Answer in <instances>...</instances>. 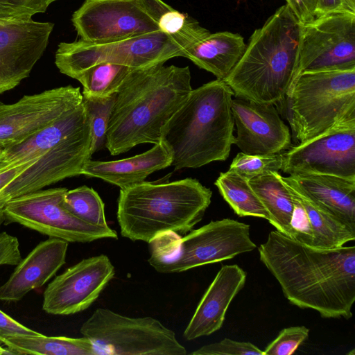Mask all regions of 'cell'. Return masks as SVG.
<instances>
[{
	"instance_id": "1",
	"label": "cell",
	"mask_w": 355,
	"mask_h": 355,
	"mask_svg": "<svg viewBox=\"0 0 355 355\" xmlns=\"http://www.w3.org/2000/svg\"><path fill=\"white\" fill-rule=\"evenodd\" d=\"M288 301L322 318L349 319L355 301V247L318 248L271 231L258 248Z\"/></svg>"
},
{
	"instance_id": "2",
	"label": "cell",
	"mask_w": 355,
	"mask_h": 355,
	"mask_svg": "<svg viewBox=\"0 0 355 355\" xmlns=\"http://www.w3.org/2000/svg\"><path fill=\"white\" fill-rule=\"evenodd\" d=\"M164 64L132 69L118 88L106 132L111 155L159 142L162 128L192 91L188 66Z\"/></svg>"
},
{
	"instance_id": "3",
	"label": "cell",
	"mask_w": 355,
	"mask_h": 355,
	"mask_svg": "<svg viewBox=\"0 0 355 355\" xmlns=\"http://www.w3.org/2000/svg\"><path fill=\"white\" fill-rule=\"evenodd\" d=\"M234 93L216 79L192 89L161 130L160 141L175 170L226 160L234 144Z\"/></svg>"
},
{
	"instance_id": "4",
	"label": "cell",
	"mask_w": 355,
	"mask_h": 355,
	"mask_svg": "<svg viewBox=\"0 0 355 355\" xmlns=\"http://www.w3.org/2000/svg\"><path fill=\"white\" fill-rule=\"evenodd\" d=\"M302 24L289 6L279 7L250 37L223 80L236 97L272 104L284 99L296 74Z\"/></svg>"
},
{
	"instance_id": "5",
	"label": "cell",
	"mask_w": 355,
	"mask_h": 355,
	"mask_svg": "<svg viewBox=\"0 0 355 355\" xmlns=\"http://www.w3.org/2000/svg\"><path fill=\"white\" fill-rule=\"evenodd\" d=\"M211 196L209 188L191 178L121 189L116 211L121 234L149 243L163 233L187 234L202 219Z\"/></svg>"
},
{
	"instance_id": "6",
	"label": "cell",
	"mask_w": 355,
	"mask_h": 355,
	"mask_svg": "<svg viewBox=\"0 0 355 355\" xmlns=\"http://www.w3.org/2000/svg\"><path fill=\"white\" fill-rule=\"evenodd\" d=\"M284 98L291 138L302 144L355 116V69L304 71Z\"/></svg>"
},
{
	"instance_id": "7",
	"label": "cell",
	"mask_w": 355,
	"mask_h": 355,
	"mask_svg": "<svg viewBox=\"0 0 355 355\" xmlns=\"http://www.w3.org/2000/svg\"><path fill=\"white\" fill-rule=\"evenodd\" d=\"M250 232L249 225L223 218L191 230L183 237L163 233L149 243L148 262L160 273L182 272L221 262L257 248Z\"/></svg>"
},
{
	"instance_id": "8",
	"label": "cell",
	"mask_w": 355,
	"mask_h": 355,
	"mask_svg": "<svg viewBox=\"0 0 355 355\" xmlns=\"http://www.w3.org/2000/svg\"><path fill=\"white\" fill-rule=\"evenodd\" d=\"M98 355H185L175 332L151 317H129L98 308L80 327Z\"/></svg>"
},
{
	"instance_id": "9",
	"label": "cell",
	"mask_w": 355,
	"mask_h": 355,
	"mask_svg": "<svg viewBox=\"0 0 355 355\" xmlns=\"http://www.w3.org/2000/svg\"><path fill=\"white\" fill-rule=\"evenodd\" d=\"M184 50L162 31L125 39L93 43L81 40L60 42L55 64L59 71L72 78L87 68L108 62L139 69L165 63L184 57Z\"/></svg>"
},
{
	"instance_id": "10",
	"label": "cell",
	"mask_w": 355,
	"mask_h": 355,
	"mask_svg": "<svg viewBox=\"0 0 355 355\" xmlns=\"http://www.w3.org/2000/svg\"><path fill=\"white\" fill-rule=\"evenodd\" d=\"M67 190L63 187L40 189L8 200L3 209L5 222L71 243L118 239L116 232L109 226L88 224L64 209L62 200Z\"/></svg>"
},
{
	"instance_id": "11",
	"label": "cell",
	"mask_w": 355,
	"mask_h": 355,
	"mask_svg": "<svg viewBox=\"0 0 355 355\" xmlns=\"http://www.w3.org/2000/svg\"><path fill=\"white\" fill-rule=\"evenodd\" d=\"M352 69H355V14L334 12L302 24L295 80L304 71Z\"/></svg>"
},
{
	"instance_id": "12",
	"label": "cell",
	"mask_w": 355,
	"mask_h": 355,
	"mask_svg": "<svg viewBox=\"0 0 355 355\" xmlns=\"http://www.w3.org/2000/svg\"><path fill=\"white\" fill-rule=\"evenodd\" d=\"M281 170L291 175L324 174L355 180V116L282 153Z\"/></svg>"
},
{
	"instance_id": "13",
	"label": "cell",
	"mask_w": 355,
	"mask_h": 355,
	"mask_svg": "<svg viewBox=\"0 0 355 355\" xmlns=\"http://www.w3.org/2000/svg\"><path fill=\"white\" fill-rule=\"evenodd\" d=\"M80 87H60L26 95L18 101H0V150L23 142L82 103Z\"/></svg>"
},
{
	"instance_id": "14",
	"label": "cell",
	"mask_w": 355,
	"mask_h": 355,
	"mask_svg": "<svg viewBox=\"0 0 355 355\" xmlns=\"http://www.w3.org/2000/svg\"><path fill=\"white\" fill-rule=\"evenodd\" d=\"M71 22L80 40L93 43L160 31L140 0H85Z\"/></svg>"
},
{
	"instance_id": "15",
	"label": "cell",
	"mask_w": 355,
	"mask_h": 355,
	"mask_svg": "<svg viewBox=\"0 0 355 355\" xmlns=\"http://www.w3.org/2000/svg\"><path fill=\"white\" fill-rule=\"evenodd\" d=\"M115 275L107 256L84 259L56 276L43 293L42 309L49 314L69 315L88 309Z\"/></svg>"
},
{
	"instance_id": "16",
	"label": "cell",
	"mask_w": 355,
	"mask_h": 355,
	"mask_svg": "<svg viewBox=\"0 0 355 355\" xmlns=\"http://www.w3.org/2000/svg\"><path fill=\"white\" fill-rule=\"evenodd\" d=\"M90 145L88 122L83 128L53 147L15 178L0 193V201L7 202L65 178L82 175L85 164L92 156Z\"/></svg>"
},
{
	"instance_id": "17",
	"label": "cell",
	"mask_w": 355,
	"mask_h": 355,
	"mask_svg": "<svg viewBox=\"0 0 355 355\" xmlns=\"http://www.w3.org/2000/svg\"><path fill=\"white\" fill-rule=\"evenodd\" d=\"M54 24L0 19V94L28 77L48 45Z\"/></svg>"
},
{
	"instance_id": "18",
	"label": "cell",
	"mask_w": 355,
	"mask_h": 355,
	"mask_svg": "<svg viewBox=\"0 0 355 355\" xmlns=\"http://www.w3.org/2000/svg\"><path fill=\"white\" fill-rule=\"evenodd\" d=\"M232 112L236 136L234 144L248 155L282 153L292 146L291 133L272 104L236 97Z\"/></svg>"
},
{
	"instance_id": "19",
	"label": "cell",
	"mask_w": 355,
	"mask_h": 355,
	"mask_svg": "<svg viewBox=\"0 0 355 355\" xmlns=\"http://www.w3.org/2000/svg\"><path fill=\"white\" fill-rule=\"evenodd\" d=\"M69 242L51 238L39 243L0 286V301L17 302L49 282L66 263Z\"/></svg>"
},
{
	"instance_id": "20",
	"label": "cell",
	"mask_w": 355,
	"mask_h": 355,
	"mask_svg": "<svg viewBox=\"0 0 355 355\" xmlns=\"http://www.w3.org/2000/svg\"><path fill=\"white\" fill-rule=\"evenodd\" d=\"M246 277V272L236 264L221 267L184 331L186 340L209 336L221 328L229 306L245 286Z\"/></svg>"
},
{
	"instance_id": "21",
	"label": "cell",
	"mask_w": 355,
	"mask_h": 355,
	"mask_svg": "<svg viewBox=\"0 0 355 355\" xmlns=\"http://www.w3.org/2000/svg\"><path fill=\"white\" fill-rule=\"evenodd\" d=\"M282 180L355 231V180L324 174H298Z\"/></svg>"
},
{
	"instance_id": "22",
	"label": "cell",
	"mask_w": 355,
	"mask_h": 355,
	"mask_svg": "<svg viewBox=\"0 0 355 355\" xmlns=\"http://www.w3.org/2000/svg\"><path fill=\"white\" fill-rule=\"evenodd\" d=\"M171 165V155L159 141L144 153L123 159L103 162L89 159L82 175L101 179L121 189L142 182L151 173Z\"/></svg>"
},
{
	"instance_id": "23",
	"label": "cell",
	"mask_w": 355,
	"mask_h": 355,
	"mask_svg": "<svg viewBox=\"0 0 355 355\" xmlns=\"http://www.w3.org/2000/svg\"><path fill=\"white\" fill-rule=\"evenodd\" d=\"M88 123L83 103L23 142L3 150L0 171L38 159Z\"/></svg>"
},
{
	"instance_id": "24",
	"label": "cell",
	"mask_w": 355,
	"mask_h": 355,
	"mask_svg": "<svg viewBox=\"0 0 355 355\" xmlns=\"http://www.w3.org/2000/svg\"><path fill=\"white\" fill-rule=\"evenodd\" d=\"M246 48L243 37L229 31L209 33L184 52L199 68L224 80L242 57Z\"/></svg>"
},
{
	"instance_id": "25",
	"label": "cell",
	"mask_w": 355,
	"mask_h": 355,
	"mask_svg": "<svg viewBox=\"0 0 355 355\" xmlns=\"http://www.w3.org/2000/svg\"><path fill=\"white\" fill-rule=\"evenodd\" d=\"M252 190L266 209L269 223L277 231L293 239L291 219L294 202L278 172H268L249 180Z\"/></svg>"
},
{
	"instance_id": "26",
	"label": "cell",
	"mask_w": 355,
	"mask_h": 355,
	"mask_svg": "<svg viewBox=\"0 0 355 355\" xmlns=\"http://www.w3.org/2000/svg\"><path fill=\"white\" fill-rule=\"evenodd\" d=\"M140 1L159 30L183 48L184 52L210 33L192 17L175 10L163 0Z\"/></svg>"
},
{
	"instance_id": "27",
	"label": "cell",
	"mask_w": 355,
	"mask_h": 355,
	"mask_svg": "<svg viewBox=\"0 0 355 355\" xmlns=\"http://www.w3.org/2000/svg\"><path fill=\"white\" fill-rule=\"evenodd\" d=\"M284 184L306 211L312 235L311 246L324 249L336 248L354 240V230L322 210L291 185Z\"/></svg>"
},
{
	"instance_id": "28",
	"label": "cell",
	"mask_w": 355,
	"mask_h": 355,
	"mask_svg": "<svg viewBox=\"0 0 355 355\" xmlns=\"http://www.w3.org/2000/svg\"><path fill=\"white\" fill-rule=\"evenodd\" d=\"M1 343L14 354L98 355L87 337L16 336L3 338Z\"/></svg>"
},
{
	"instance_id": "29",
	"label": "cell",
	"mask_w": 355,
	"mask_h": 355,
	"mask_svg": "<svg viewBox=\"0 0 355 355\" xmlns=\"http://www.w3.org/2000/svg\"><path fill=\"white\" fill-rule=\"evenodd\" d=\"M214 184L238 216L262 218L270 221L266 209L252 190L248 180L228 170L220 173Z\"/></svg>"
},
{
	"instance_id": "30",
	"label": "cell",
	"mask_w": 355,
	"mask_h": 355,
	"mask_svg": "<svg viewBox=\"0 0 355 355\" xmlns=\"http://www.w3.org/2000/svg\"><path fill=\"white\" fill-rule=\"evenodd\" d=\"M131 69L121 64L102 62L87 68L74 79L82 84L83 92L94 96H106L116 93Z\"/></svg>"
},
{
	"instance_id": "31",
	"label": "cell",
	"mask_w": 355,
	"mask_h": 355,
	"mask_svg": "<svg viewBox=\"0 0 355 355\" xmlns=\"http://www.w3.org/2000/svg\"><path fill=\"white\" fill-rule=\"evenodd\" d=\"M62 205L72 215L88 224L108 227L104 203L98 193L91 187L84 185L67 190Z\"/></svg>"
},
{
	"instance_id": "32",
	"label": "cell",
	"mask_w": 355,
	"mask_h": 355,
	"mask_svg": "<svg viewBox=\"0 0 355 355\" xmlns=\"http://www.w3.org/2000/svg\"><path fill=\"white\" fill-rule=\"evenodd\" d=\"M82 94V103L89 125L92 155L105 147L106 132L116 93L106 96H94L85 92Z\"/></svg>"
},
{
	"instance_id": "33",
	"label": "cell",
	"mask_w": 355,
	"mask_h": 355,
	"mask_svg": "<svg viewBox=\"0 0 355 355\" xmlns=\"http://www.w3.org/2000/svg\"><path fill=\"white\" fill-rule=\"evenodd\" d=\"M282 165V153L260 155L241 152L234 158L229 170L250 180L268 172H278Z\"/></svg>"
},
{
	"instance_id": "34",
	"label": "cell",
	"mask_w": 355,
	"mask_h": 355,
	"mask_svg": "<svg viewBox=\"0 0 355 355\" xmlns=\"http://www.w3.org/2000/svg\"><path fill=\"white\" fill-rule=\"evenodd\" d=\"M58 0H0V19L27 20Z\"/></svg>"
},
{
	"instance_id": "35",
	"label": "cell",
	"mask_w": 355,
	"mask_h": 355,
	"mask_svg": "<svg viewBox=\"0 0 355 355\" xmlns=\"http://www.w3.org/2000/svg\"><path fill=\"white\" fill-rule=\"evenodd\" d=\"M309 329L304 326L287 327L264 349L263 355H291L306 340Z\"/></svg>"
},
{
	"instance_id": "36",
	"label": "cell",
	"mask_w": 355,
	"mask_h": 355,
	"mask_svg": "<svg viewBox=\"0 0 355 355\" xmlns=\"http://www.w3.org/2000/svg\"><path fill=\"white\" fill-rule=\"evenodd\" d=\"M192 355H263V351L249 342L224 338L218 343L202 346Z\"/></svg>"
},
{
	"instance_id": "37",
	"label": "cell",
	"mask_w": 355,
	"mask_h": 355,
	"mask_svg": "<svg viewBox=\"0 0 355 355\" xmlns=\"http://www.w3.org/2000/svg\"><path fill=\"white\" fill-rule=\"evenodd\" d=\"M21 259L18 239L6 232L0 233V267L16 266Z\"/></svg>"
},
{
	"instance_id": "38",
	"label": "cell",
	"mask_w": 355,
	"mask_h": 355,
	"mask_svg": "<svg viewBox=\"0 0 355 355\" xmlns=\"http://www.w3.org/2000/svg\"><path fill=\"white\" fill-rule=\"evenodd\" d=\"M42 334L19 323L0 309V343L2 339L16 336Z\"/></svg>"
},
{
	"instance_id": "39",
	"label": "cell",
	"mask_w": 355,
	"mask_h": 355,
	"mask_svg": "<svg viewBox=\"0 0 355 355\" xmlns=\"http://www.w3.org/2000/svg\"><path fill=\"white\" fill-rule=\"evenodd\" d=\"M334 12L355 14V0H316L315 18Z\"/></svg>"
},
{
	"instance_id": "40",
	"label": "cell",
	"mask_w": 355,
	"mask_h": 355,
	"mask_svg": "<svg viewBox=\"0 0 355 355\" xmlns=\"http://www.w3.org/2000/svg\"><path fill=\"white\" fill-rule=\"evenodd\" d=\"M286 2L300 24L315 18L316 0H286Z\"/></svg>"
},
{
	"instance_id": "41",
	"label": "cell",
	"mask_w": 355,
	"mask_h": 355,
	"mask_svg": "<svg viewBox=\"0 0 355 355\" xmlns=\"http://www.w3.org/2000/svg\"><path fill=\"white\" fill-rule=\"evenodd\" d=\"M38 159L31 160L24 164H21L14 167L9 168L6 170L1 171L0 193L15 178H17L19 174H21L24 170H26Z\"/></svg>"
},
{
	"instance_id": "42",
	"label": "cell",
	"mask_w": 355,
	"mask_h": 355,
	"mask_svg": "<svg viewBox=\"0 0 355 355\" xmlns=\"http://www.w3.org/2000/svg\"><path fill=\"white\" fill-rule=\"evenodd\" d=\"M6 202L5 201H0V228L1 225L5 222L3 209Z\"/></svg>"
},
{
	"instance_id": "43",
	"label": "cell",
	"mask_w": 355,
	"mask_h": 355,
	"mask_svg": "<svg viewBox=\"0 0 355 355\" xmlns=\"http://www.w3.org/2000/svg\"><path fill=\"white\" fill-rule=\"evenodd\" d=\"M7 355V354H14V353L8 349L7 347L3 348L1 346H0V355Z\"/></svg>"
},
{
	"instance_id": "44",
	"label": "cell",
	"mask_w": 355,
	"mask_h": 355,
	"mask_svg": "<svg viewBox=\"0 0 355 355\" xmlns=\"http://www.w3.org/2000/svg\"><path fill=\"white\" fill-rule=\"evenodd\" d=\"M3 155V150H0V162L2 159Z\"/></svg>"
},
{
	"instance_id": "45",
	"label": "cell",
	"mask_w": 355,
	"mask_h": 355,
	"mask_svg": "<svg viewBox=\"0 0 355 355\" xmlns=\"http://www.w3.org/2000/svg\"><path fill=\"white\" fill-rule=\"evenodd\" d=\"M352 354V355H355V352H354V349H352V352H349L347 353V354Z\"/></svg>"
},
{
	"instance_id": "46",
	"label": "cell",
	"mask_w": 355,
	"mask_h": 355,
	"mask_svg": "<svg viewBox=\"0 0 355 355\" xmlns=\"http://www.w3.org/2000/svg\"></svg>"
}]
</instances>
